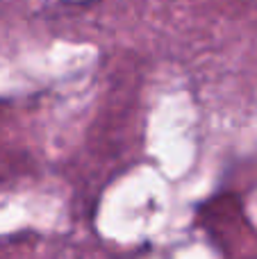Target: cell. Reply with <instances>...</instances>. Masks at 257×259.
I'll return each instance as SVG.
<instances>
[{
  "label": "cell",
  "instance_id": "obj_1",
  "mask_svg": "<svg viewBox=\"0 0 257 259\" xmlns=\"http://www.w3.org/2000/svg\"><path fill=\"white\" fill-rule=\"evenodd\" d=\"M66 3H75V5H89V3H96V0H66Z\"/></svg>",
  "mask_w": 257,
  "mask_h": 259
}]
</instances>
